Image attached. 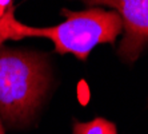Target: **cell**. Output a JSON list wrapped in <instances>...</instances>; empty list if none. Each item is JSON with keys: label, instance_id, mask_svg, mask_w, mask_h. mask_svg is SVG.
<instances>
[{"label": "cell", "instance_id": "1", "mask_svg": "<svg viewBox=\"0 0 148 134\" xmlns=\"http://www.w3.org/2000/svg\"><path fill=\"white\" fill-rule=\"evenodd\" d=\"M66 22L53 27H31L16 20L14 7H10L0 20V43L4 40H20L24 38H47L52 40L58 54H72L86 60L97 44L115 43L123 32V22L116 11L90 8L71 11L63 8Z\"/></svg>", "mask_w": 148, "mask_h": 134}, {"label": "cell", "instance_id": "2", "mask_svg": "<svg viewBox=\"0 0 148 134\" xmlns=\"http://www.w3.org/2000/svg\"><path fill=\"white\" fill-rule=\"evenodd\" d=\"M49 83L44 59L38 54L0 46V118L23 125L32 118Z\"/></svg>", "mask_w": 148, "mask_h": 134}, {"label": "cell", "instance_id": "3", "mask_svg": "<svg viewBox=\"0 0 148 134\" xmlns=\"http://www.w3.org/2000/svg\"><path fill=\"white\" fill-rule=\"evenodd\" d=\"M88 4H106L120 15L124 36L119 55L135 62L148 44V0H84Z\"/></svg>", "mask_w": 148, "mask_h": 134}, {"label": "cell", "instance_id": "4", "mask_svg": "<svg viewBox=\"0 0 148 134\" xmlns=\"http://www.w3.org/2000/svg\"><path fill=\"white\" fill-rule=\"evenodd\" d=\"M73 134H117L116 126L104 118H95L90 122H73Z\"/></svg>", "mask_w": 148, "mask_h": 134}, {"label": "cell", "instance_id": "5", "mask_svg": "<svg viewBox=\"0 0 148 134\" xmlns=\"http://www.w3.org/2000/svg\"><path fill=\"white\" fill-rule=\"evenodd\" d=\"M10 7H12V0H0V20L5 15V12L8 11ZM1 44L3 43H0V46Z\"/></svg>", "mask_w": 148, "mask_h": 134}, {"label": "cell", "instance_id": "6", "mask_svg": "<svg viewBox=\"0 0 148 134\" xmlns=\"http://www.w3.org/2000/svg\"><path fill=\"white\" fill-rule=\"evenodd\" d=\"M0 134H5V131H4V126H3V121H1V118H0Z\"/></svg>", "mask_w": 148, "mask_h": 134}]
</instances>
